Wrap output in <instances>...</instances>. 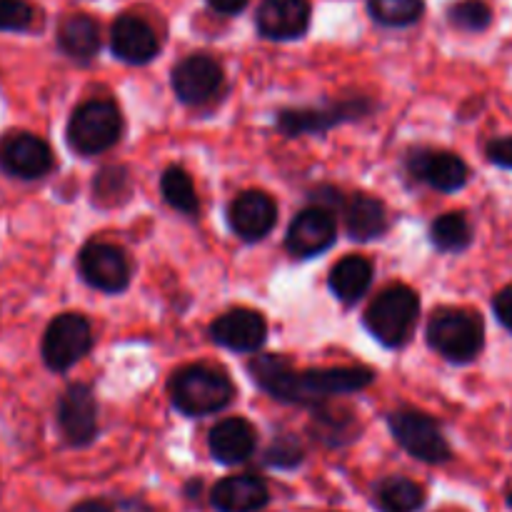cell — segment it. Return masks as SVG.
<instances>
[{
	"label": "cell",
	"instance_id": "obj_1",
	"mask_svg": "<svg viewBox=\"0 0 512 512\" xmlns=\"http://www.w3.org/2000/svg\"><path fill=\"white\" fill-rule=\"evenodd\" d=\"M255 383L280 403L320 408L335 395H350L368 388L375 380L370 368H318L295 370L280 355H258L248 365Z\"/></svg>",
	"mask_w": 512,
	"mask_h": 512
},
{
	"label": "cell",
	"instance_id": "obj_2",
	"mask_svg": "<svg viewBox=\"0 0 512 512\" xmlns=\"http://www.w3.org/2000/svg\"><path fill=\"white\" fill-rule=\"evenodd\" d=\"M235 398V385L223 370L210 365H185L170 378V400L190 418H205L228 408Z\"/></svg>",
	"mask_w": 512,
	"mask_h": 512
},
{
	"label": "cell",
	"instance_id": "obj_3",
	"mask_svg": "<svg viewBox=\"0 0 512 512\" xmlns=\"http://www.w3.org/2000/svg\"><path fill=\"white\" fill-rule=\"evenodd\" d=\"M428 345L448 363H473L485 348L483 318L473 310L440 308L428 323Z\"/></svg>",
	"mask_w": 512,
	"mask_h": 512
},
{
	"label": "cell",
	"instance_id": "obj_4",
	"mask_svg": "<svg viewBox=\"0 0 512 512\" xmlns=\"http://www.w3.org/2000/svg\"><path fill=\"white\" fill-rule=\"evenodd\" d=\"M68 145L83 158L100 155L113 148L123 135V115L113 100H85L68 120Z\"/></svg>",
	"mask_w": 512,
	"mask_h": 512
},
{
	"label": "cell",
	"instance_id": "obj_5",
	"mask_svg": "<svg viewBox=\"0 0 512 512\" xmlns=\"http://www.w3.org/2000/svg\"><path fill=\"white\" fill-rule=\"evenodd\" d=\"M420 298L408 285H390L365 310V328L385 348H400L418 323Z\"/></svg>",
	"mask_w": 512,
	"mask_h": 512
},
{
	"label": "cell",
	"instance_id": "obj_6",
	"mask_svg": "<svg viewBox=\"0 0 512 512\" xmlns=\"http://www.w3.org/2000/svg\"><path fill=\"white\" fill-rule=\"evenodd\" d=\"M373 108V100L365 95H350V98H340L335 103L318 105V108H283L275 118V125L285 138L323 135L338 125L368 118Z\"/></svg>",
	"mask_w": 512,
	"mask_h": 512
},
{
	"label": "cell",
	"instance_id": "obj_7",
	"mask_svg": "<svg viewBox=\"0 0 512 512\" xmlns=\"http://www.w3.org/2000/svg\"><path fill=\"white\" fill-rule=\"evenodd\" d=\"M388 428L395 443L410 455L428 465H443L453 460V450L445 440L440 425L420 410H393L388 415Z\"/></svg>",
	"mask_w": 512,
	"mask_h": 512
},
{
	"label": "cell",
	"instance_id": "obj_8",
	"mask_svg": "<svg viewBox=\"0 0 512 512\" xmlns=\"http://www.w3.org/2000/svg\"><path fill=\"white\" fill-rule=\"evenodd\" d=\"M93 348V328L80 313H60L45 328L40 340V355L45 368L53 373H68Z\"/></svg>",
	"mask_w": 512,
	"mask_h": 512
},
{
	"label": "cell",
	"instance_id": "obj_9",
	"mask_svg": "<svg viewBox=\"0 0 512 512\" xmlns=\"http://www.w3.org/2000/svg\"><path fill=\"white\" fill-rule=\"evenodd\" d=\"M50 145L30 130H8L0 135V170L8 178L40 180L53 170Z\"/></svg>",
	"mask_w": 512,
	"mask_h": 512
},
{
	"label": "cell",
	"instance_id": "obj_10",
	"mask_svg": "<svg viewBox=\"0 0 512 512\" xmlns=\"http://www.w3.org/2000/svg\"><path fill=\"white\" fill-rule=\"evenodd\" d=\"M78 270L90 288L118 295L130 283V263L123 250L105 240H90L78 253Z\"/></svg>",
	"mask_w": 512,
	"mask_h": 512
},
{
	"label": "cell",
	"instance_id": "obj_11",
	"mask_svg": "<svg viewBox=\"0 0 512 512\" xmlns=\"http://www.w3.org/2000/svg\"><path fill=\"white\" fill-rule=\"evenodd\" d=\"M58 428L70 448H88L98 438V400L90 385L70 383L58 400Z\"/></svg>",
	"mask_w": 512,
	"mask_h": 512
},
{
	"label": "cell",
	"instance_id": "obj_12",
	"mask_svg": "<svg viewBox=\"0 0 512 512\" xmlns=\"http://www.w3.org/2000/svg\"><path fill=\"white\" fill-rule=\"evenodd\" d=\"M170 83L180 103L203 105L223 88V65L208 53H193L175 65Z\"/></svg>",
	"mask_w": 512,
	"mask_h": 512
},
{
	"label": "cell",
	"instance_id": "obj_13",
	"mask_svg": "<svg viewBox=\"0 0 512 512\" xmlns=\"http://www.w3.org/2000/svg\"><path fill=\"white\" fill-rule=\"evenodd\" d=\"M405 165L418 183H425L440 193H458L470 180L468 163L450 150L418 148L408 155Z\"/></svg>",
	"mask_w": 512,
	"mask_h": 512
},
{
	"label": "cell",
	"instance_id": "obj_14",
	"mask_svg": "<svg viewBox=\"0 0 512 512\" xmlns=\"http://www.w3.org/2000/svg\"><path fill=\"white\" fill-rule=\"evenodd\" d=\"M335 238H338V228H335L333 210L323 208V205H310V208L300 210L290 223L285 248L293 258L308 260L333 248Z\"/></svg>",
	"mask_w": 512,
	"mask_h": 512
},
{
	"label": "cell",
	"instance_id": "obj_15",
	"mask_svg": "<svg viewBox=\"0 0 512 512\" xmlns=\"http://www.w3.org/2000/svg\"><path fill=\"white\" fill-rule=\"evenodd\" d=\"M210 338L233 353H258L268 340V323L258 310L235 308L210 323Z\"/></svg>",
	"mask_w": 512,
	"mask_h": 512
},
{
	"label": "cell",
	"instance_id": "obj_16",
	"mask_svg": "<svg viewBox=\"0 0 512 512\" xmlns=\"http://www.w3.org/2000/svg\"><path fill=\"white\" fill-rule=\"evenodd\" d=\"M275 220H278V205L263 190H245L228 208L230 230L245 243L263 240L275 228Z\"/></svg>",
	"mask_w": 512,
	"mask_h": 512
},
{
	"label": "cell",
	"instance_id": "obj_17",
	"mask_svg": "<svg viewBox=\"0 0 512 512\" xmlns=\"http://www.w3.org/2000/svg\"><path fill=\"white\" fill-rule=\"evenodd\" d=\"M110 50L123 63L145 65L158 55L160 40L148 20L135 13H125L110 28Z\"/></svg>",
	"mask_w": 512,
	"mask_h": 512
},
{
	"label": "cell",
	"instance_id": "obj_18",
	"mask_svg": "<svg viewBox=\"0 0 512 512\" xmlns=\"http://www.w3.org/2000/svg\"><path fill=\"white\" fill-rule=\"evenodd\" d=\"M308 0H263L258 5L255 25L258 33L268 40H298L310 28Z\"/></svg>",
	"mask_w": 512,
	"mask_h": 512
},
{
	"label": "cell",
	"instance_id": "obj_19",
	"mask_svg": "<svg viewBox=\"0 0 512 512\" xmlns=\"http://www.w3.org/2000/svg\"><path fill=\"white\" fill-rule=\"evenodd\" d=\"M268 503V483L250 473L218 480L210 490V505L215 512H260Z\"/></svg>",
	"mask_w": 512,
	"mask_h": 512
},
{
	"label": "cell",
	"instance_id": "obj_20",
	"mask_svg": "<svg viewBox=\"0 0 512 512\" xmlns=\"http://www.w3.org/2000/svg\"><path fill=\"white\" fill-rule=\"evenodd\" d=\"M208 448L220 465L245 463L258 448V433L250 420L225 418L210 430Z\"/></svg>",
	"mask_w": 512,
	"mask_h": 512
},
{
	"label": "cell",
	"instance_id": "obj_21",
	"mask_svg": "<svg viewBox=\"0 0 512 512\" xmlns=\"http://www.w3.org/2000/svg\"><path fill=\"white\" fill-rule=\"evenodd\" d=\"M343 220L348 235L358 243L383 238L388 230V210H385L383 200L368 193H355L343 200Z\"/></svg>",
	"mask_w": 512,
	"mask_h": 512
},
{
	"label": "cell",
	"instance_id": "obj_22",
	"mask_svg": "<svg viewBox=\"0 0 512 512\" xmlns=\"http://www.w3.org/2000/svg\"><path fill=\"white\" fill-rule=\"evenodd\" d=\"M58 48L75 63H90L100 50V25L88 13H70L58 25Z\"/></svg>",
	"mask_w": 512,
	"mask_h": 512
},
{
	"label": "cell",
	"instance_id": "obj_23",
	"mask_svg": "<svg viewBox=\"0 0 512 512\" xmlns=\"http://www.w3.org/2000/svg\"><path fill=\"white\" fill-rule=\"evenodd\" d=\"M330 293L345 305H355L373 285V263L363 255H345L330 270Z\"/></svg>",
	"mask_w": 512,
	"mask_h": 512
},
{
	"label": "cell",
	"instance_id": "obj_24",
	"mask_svg": "<svg viewBox=\"0 0 512 512\" xmlns=\"http://www.w3.org/2000/svg\"><path fill=\"white\" fill-rule=\"evenodd\" d=\"M425 500L428 495L423 485L405 475H388L375 485V505L380 512H420Z\"/></svg>",
	"mask_w": 512,
	"mask_h": 512
},
{
	"label": "cell",
	"instance_id": "obj_25",
	"mask_svg": "<svg viewBox=\"0 0 512 512\" xmlns=\"http://www.w3.org/2000/svg\"><path fill=\"white\" fill-rule=\"evenodd\" d=\"M430 243L440 250V253H463L473 245V225H470L468 215L453 210L440 218L433 220L430 225Z\"/></svg>",
	"mask_w": 512,
	"mask_h": 512
},
{
	"label": "cell",
	"instance_id": "obj_26",
	"mask_svg": "<svg viewBox=\"0 0 512 512\" xmlns=\"http://www.w3.org/2000/svg\"><path fill=\"white\" fill-rule=\"evenodd\" d=\"M160 190H163V198L170 208L188 215V218H198L200 200L198 193H195L193 178L188 175V170L180 168V165L165 168L163 175H160Z\"/></svg>",
	"mask_w": 512,
	"mask_h": 512
},
{
	"label": "cell",
	"instance_id": "obj_27",
	"mask_svg": "<svg viewBox=\"0 0 512 512\" xmlns=\"http://www.w3.org/2000/svg\"><path fill=\"white\" fill-rule=\"evenodd\" d=\"M130 195V175L123 165H105L95 173L93 200L103 208L120 205Z\"/></svg>",
	"mask_w": 512,
	"mask_h": 512
},
{
	"label": "cell",
	"instance_id": "obj_28",
	"mask_svg": "<svg viewBox=\"0 0 512 512\" xmlns=\"http://www.w3.org/2000/svg\"><path fill=\"white\" fill-rule=\"evenodd\" d=\"M370 15L388 28H408L423 18L425 0H368Z\"/></svg>",
	"mask_w": 512,
	"mask_h": 512
},
{
	"label": "cell",
	"instance_id": "obj_29",
	"mask_svg": "<svg viewBox=\"0 0 512 512\" xmlns=\"http://www.w3.org/2000/svg\"><path fill=\"white\" fill-rule=\"evenodd\" d=\"M313 430H315V438L323 440L328 448L348 445L350 440H355V435H358L353 415L333 413V410H323L320 415H315Z\"/></svg>",
	"mask_w": 512,
	"mask_h": 512
},
{
	"label": "cell",
	"instance_id": "obj_30",
	"mask_svg": "<svg viewBox=\"0 0 512 512\" xmlns=\"http://www.w3.org/2000/svg\"><path fill=\"white\" fill-rule=\"evenodd\" d=\"M450 25L465 33H483L493 23V10L485 0H458L448 10Z\"/></svg>",
	"mask_w": 512,
	"mask_h": 512
},
{
	"label": "cell",
	"instance_id": "obj_31",
	"mask_svg": "<svg viewBox=\"0 0 512 512\" xmlns=\"http://www.w3.org/2000/svg\"><path fill=\"white\" fill-rule=\"evenodd\" d=\"M303 460L305 450L303 445H300V440L293 438V435H280V438H275L263 455V463L268 465V468L278 470H293L298 468Z\"/></svg>",
	"mask_w": 512,
	"mask_h": 512
},
{
	"label": "cell",
	"instance_id": "obj_32",
	"mask_svg": "<svg viewBox=\"0 0 512 512\" xmlns=\"http://www.w3.org/2000/svg\"><path fill=\"white\" fill-rule=\"evenodd\" d=\"M35 8L25 0H0V33H25L33 28Z\"/></svg>",
	"mask_w": 512,
	"mask_h": 512
},
{
	"label": "cell",
	"instance_id": "obj_33",
	"mask_svg": "<svg viewBox=\"0 0 512 512\" xmlns=\"http://www.w3.org/2000/svg\"><path fill=\"white\" fill-rule=\"evenodd\" d=\"M485 158L503 170H512V135L505 138H493L485 145Z\"/></svg>",
	"mask_w": 512,
	"mask_h": 512
},
{
	"label": "cell",
	"instance_id": "obj_34",
	"mask_svg": "<svg viewBox=\"0 0 512 512\" xmlns=\"http://www.w3.org/2000/svg\"><path fill=\"white\" fill-rule=\"evenodd\" d=\"M493 313H495V318H498V323L512 335V285L495 293Z\"/></svg>",
	"mask_w": 512,
	"mask_h": 512
},
{
	"label": "cell",
	"instance_id": "obj_35",
	"mask_svg": "<svg viewBox=\"0 0 512 512\" xmlns=\"http://www.w3.org/2000/svg\"><path fill=\"white\" fill-rule=\"evenodd\" d=\"M208 5L218 15H238V13H243L245 5H248V0H208Z\"/></svg>",
	"mask_w": 512,
	"mask_h": 512
},
{
	"label": "cell",
	"instance_id": "obj_36",
	"mask_svg": "<svg viewBox=\"0 0 512 512\" xmlns=\"http://www.w3.org/2000/svg\"><path fill=\"white\" fill-rule=\"evenodd\" d=\"M70 512H115L105 500H83V503L73 505Z\"/></svg>",
	"mask_w": 512,
	"mask_h": 512
},
{
	"label": "cell",
	"instance_id": "obj_37",
	"mask_svg": "<svg viewBox=\"0 0 512 512\" xmlns=\"http://www.w3.org/2000/svg\"><path fill=\"white\" fill-rule=\"evenodd\" d=\"M505 503H508V508L512 510V488H510V493H508V498H505Z\"/></svg>",
	"mask_w": 512,
	"mask_h": 512
}]
</instances>
